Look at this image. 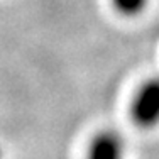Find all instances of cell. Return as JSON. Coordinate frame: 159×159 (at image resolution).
Masks as SVG:
<instances>
[{"label": "cell", "instance_id": "6da1fadb", "mask_svg": "<svg viewBox=\"0 0 159 159\" xmlns=\"http://www.w3.org/2000/svg\"><path fill=\"white\" fill-rule=\"evenodd\" d=\"M130 117L142 129L159 125V76L146 80L137 88L130 103Z\"/></svg>", "mask_w": 159, "mask_h": 159}, {"label": "cell", "instance_id": "3957f363", "mask_svg": "<svg viewBox=\"0 0 159 159\" xmlns=\"http://www.w3.org/2000/svg\"><path fill=\"white\" fill-rule=\"evenodd\" d=\"M112 3L120 16L134 17V16H139L146 9L149 0H112Z\"/></svg>", "mask_w": 159, "mask_h": 159}, {"label": "cell", "instance_id": "7a4b0ae2", "mask_svg": "<svg viewBox=\"0 0 159 159\" xmlns=\"http://www.w3.org/2000/svg\"><path fill=\"white\" fill-rule=\"evenodd\" d=\"M125 141L113 129L97 132L92 137L86 151V159H124Z\"/></svg>", "mask_w": 159, "mask_h": 159}, {"label": "cell", "instance_id": "277c9868", "mask_svg": "<svg viewBox=\"0 0 159 159\" xmlns=\"http://www.w3.org/2000/svg\"><path fill=\"white\" fill-rule=\"evenodd\" d=\"M0 159H3V149H2V146H0Z\"/></svg>", "mask_w": 159, "mask_h": 159}]
</instances>
